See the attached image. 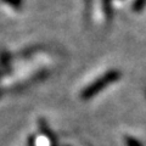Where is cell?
<instances>
[{
	"label": "cell",
	"mask_w": 146,
	"mask_h": 146,
	"mask_svg": "<svg viewBox=\"0 0 146 146\" xmlns=\"http://www.w3.org/2000/svg\"><path fill=\"white\" fill-rule=\"evenodd\" d=\"M119 78H121V72L119 71L111 70V71L106 72L105 74H102L96 80H94L89 86H86V88L82 91V98H83L84 100L91 99L96 94H99L100 91H102L107 85L115 83V82L118 80Z\"/></svg>",
	"instance_id": "1"
},
{
	"label": "cell",
	"mask_w": 146,
	"mask_h": 146,
	"mask_svg": "<svg viewBox=\"0 0 146 146\" xmlns=\"http://www.w3.org/2000/svg\"><path fill=\"white\" fill-rule=\"evenodd\" d=\"M145 5H146V0H135L134 5H133V10L135 12H140Z\"/></svg>",
	"instance_id": "3"
},
{
	"label": "cell",
	"mask_w": 146,
	"mask_h": 146,
	"mask_svg": "<svg viewBox=\"0 0 146 146\" xmlns=\"http://www.w3.org/2000/svg\"><path fill=\"white\" fill-rule=\"evenodd\" d=\"M104 11L106 16H111V0H104Z\"/></svg>",
	"instance_id": "4"
},
{
	"label": "cell",
	"mask_w": 146,
	"mask_h": 146,
	"mask_svg": "<svg viewBox=\"0 0 146 146\" xmlns=\"http://www.w3.org/2000/svg\"><path fill=\"white\" fill-rule=\"evenodd\" d=\"M124 143L127 146H144L139 140L131 138V136H124Z\"/></svg>",
	"instance_id": "2"
}]
</instances>
